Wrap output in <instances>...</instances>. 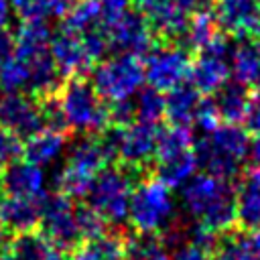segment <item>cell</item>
Returning a JSON list of instances; mask_svg holds the SVG:
<instances>
[{"instance_id":"1","label":"cell","mask_w":260,"mask_h":260,"mask_svg":"<svg viewBox=\"0 0 260 260\" xmlns=\"http://www.w3.org/2000/svg\"><path fill=\"white\" fill-rule=\"evenodd\" d=\"M181 207L183 211L207 228L209 232L223 236L236 230V189L234 181L195 173L181 187Z\"/></svg>"},{"instance_id":"2","label":"cell","mask_w":260,"mask_h":260,"mask_svg":"<svg viewBox=\"0 0 260 260\" xmlns=\"http://www.w3.org/2000/svg\"><path fill=\"white\" fill-rule=\"evenodd\" d=\"M248 146L250 136L242 124L221 122L201 138H195L193 152L197 167L203 173L228 181H238L244 162L248 160Z\"/></svg>"},{"instance_id":"3","label":"cell","mask_w":260,"mask_h":260,"mask_svg":"<svg viewBox=\"0 0 260 260\" xmlns=\"http://www.w3.org/2000/svg\"><path fill=\"white\" fill-rule=\"evenodd\" d=\"M144 175L146 173L124 165H106L95 175L83 201L104 217L108 228L122 230L128 221L130 193Z\"/></svg>"},{"instance_id":"4","label":"cell","mask_w":260,"mask_h":260,"mask_svg":"<svg viewBox=\"0 0 260 260\" xmlns=\"http://www.w3.org/2000/svg\"><path fill=\"white\" fill-rule=\"evenodd\" d=\"M69 132L98 136L110 126L108 104L98 95L87 75L65 77L57 89Z\"/></svg>"},{"instance_id":"5","label":"cell","mask_w":260,"mask_h":260,"mask_svg":"<svg viewBox=\"0 0 260 260\" xmlns=\"http://www.w3.org/2000/svg\"><path fill=\"white\" fill-rule=\"evenodd\" d=\"M175 221V199L173 189L148 175L140 179L128 203V223L134 232L162 234Z\"/></svg>"},{"instance_id":"6","label":"cell","mask_w":260,"mask_h":260,"mask_svg":"<svg viewBox=\"0 0 260 260\" xmlns=\"http://www.w3.org/2000/svg\"><path fill=\"white\" fill-rule=\"evenodd\" d=\"M89 73L93 89L106 104L134 98V93L144 83V69L140 57L126 53H114L112 57H104L91 67Z\"/></svg>"},{"instance_id":"7","label":"cell","mask_w":260,"mask_h":260,"mask_svg":"<svg viewBox=\"0 0 260 260\" xmlns=\"http://www.w3.org/2000/svg\"><path fill=\"white\" fill-rule=\"evenodd\" d=\"M191 57L193 55L179 45L154 41L152 47L140 57L144 69V81L162 93L173 89L175 85L187 81Z\"/></svg>"},{"instance_id":"8","label":"cell","mask_w":260,"mask_h":260,"mask_svg":"<svg viewBox=\"0 0 260 260\" xmlns=\"http://www.w3.org/2000/svg\"><path fill=\"white\" fill-rule=\"evenodd\" d=\"M39 232L63 254L67 256L83 238L75 219V203L67 195L55 191L43 197Z\"/></svg>"},{"instance_id":"9","label":"cell","mask_w":260,"mask_h":260,"mask_svg":"<svg viewBox=\"0 0 260 260\" xmlns=\"http://www.w3.org/2000/svg\"><path fill=\"white\" fill-rule=\"evenodd\" d=\"M230 37L221 32L211 45L191 57L187 81L201 95H213L230 79Z\"/></svg>"},{"instance_id":"10","label":"cell","mask_w":260,"mask_h":260,"mask_svg":"<svg viewBox=\"0 0 260 260\" xmlns=\"http://www.w3.org/2000/svg\"><path fill=\"white\" fill-rule=\"evenodd\" d=\"M130 6L146 20L156 43H181L189 14L173 0H130Z\"/></svg>"},{"instance_id":"11","label":"cell","mask_w":260,"mask_h":260,"mask_svg":"<svg viewBox=\"0 0 260 260\" xmlns=\"http://www.w3.org/2000/svg\"><path fill=\"white\" fill-rule=\"evenodd\" d=\"M104 32H106L110 51H114V53L142 57L154 43V37L150 32L146 20L132 6L122 16H118L114 22H110L104 28Z\"/></svg>"},{"instance_id":"12","label":"cell","mask_w":260,"mask_h":260,"mask_svg":"<svg viewBox=\"0 0 260 260\" xmlns=\"http://www.w3.org/2000/svg\"><path fill=\"white\" fill-rule=\"evenodd\" d=\"M0 128L20 140L43 130L37 98L28 93H0Z\"/></svg>"},{"instance_id":"13","label":"cell","mask_w":260,"mask_h":260,"mask_svg":"<svg viewBox=\"0 0 260 260\" xmlns=\"http://www.w3.org/2000/svg\"><path fill=\"white\" fill-rule=\"evenodd\" d=\"M49 53H51V59L63 79L75 77V75H87L93 67L91 59L85 53L81 35L75 30H69L65 26H59L51 35Z\"/></svg>"},{"instance_id":"14","label":"cell","mask_w":260,"mask_h":260,"mask_svg":"<svg viewBox=\"0 0 260 260\" xmlns=\"http://www.w3.org/2000/svg\"><path fill=\"white\" fill-rule=\"evenodd\" d=\"M211 12L225 35L260 39V0H213Z\"/></svg>"},{"instance_id":"15","label":"cell","mask_w":260,"mask_h":260,"mask_svg":"<svg viewBox=\"0 0 260 260\" xmlns=\"http://www.w3.org/2000/svg\"><path fill=\"white\" fill-rule=\"evenodd\" d=\"M47 179L43 167L28 162L26 158H14L0 169V193L10 197H43Z\"/></svg>"},{"instance_id":"16","label":"cell","mask_w":260,"mask_h":260,"mask_svg":"<svg viewBox=\"0 0 260 260\" xmlns=\"http://www.w3.org/2000/svg\"><path fill=\"white\" fill-rule=\"evenodd\" d=\"M230 49V77L248 89H260V39L236 37Z\"/></svg>"},{"instance_id":"17","label":"cell","mask_w":260,"mask_h":260,"mask_svg":"<svg viewBox=\"0 0 260 260\" xmlns=\"http://www.w3.org/2000/svg\"><path fill=\"white\" fill-rule=\"evenodd\" d=\"M43 197H10V195H2L0 197V219H2L4 228L10 234H22V232L39 230Z\"/></svg>"},{"instance_id":"18","label":"cell","mask_w":260,"mask_h":260,"mask_svg":"<svg viewBox=\"0 0 260 260\" xmlns=\"http://www.w3.org/2000/svg\"><path fill=\"white\" fill-rule=\"evenodd\" d=\"M69 260H126V232L108 228L106 232L83 238L69 254Z\"/></svg>"},{"instance_id":"19","label":"cell","mask_w":260,"mask_h":260,"mask_svg":"<svg viewBox=\"0 0 260 260\" xmlns=\"http://www.w3.org/2000/svg\"><path fill=\"white\" fill-rule=\"evenodd\" d=\"M67 140H69V134L43 128L37 134L22 140V158H26L37 167L55 165L65 152Z\"/></svg>"},{"instance_id":"20","label":"cell","mask_w":260,"mask_h":260,"mask_svg":"<svg viewBox=\"0 0 260 260\" xmlns=\"http://www.w3.org/2000/svg\"><path fill=\"white\" fill-rule=\"evenodd\" d=\"M4 254L10 260H63V254L39 230L12 234Z\"/></svg>"},{"instance_id":"21","label":"cell","mask_w":260,"mask_h":260,"mask_svg":"<svg viewBox=\"0 0 260 260\" xmlns=\"http://www.w3.org/2000/svg\"><path fill=\"white\" fill-rule=\"evenodd\" d=\"M197 158L193 148L185 152H177L171 156L154 158L150 165V175L156 177L160 183H165L169 189H179L185 181H189L197 173Z\"/></svg>"},{"instance_id":"22","label":"cell","mask_w":260,"mask_h":260,"mask_svg":"<svg viewBox=\"0 0 260 260\" xmlns=\"http://www.w3.org/2000/svg\"><path fill=\"white\" fill-rule=\"evenodd\" d=\"M223 30L219 28L211 8H205V10H197L193 14H189V20H187V28L183 32V39L179 43V47L187 49L191 55L205 49L207 45H211Z\"/></svg>"},{"instance_id":"23","label":"cell","mask_w":260,"mask_h":260,"mask_svg":"<svg viewBox=\"0 0 260 260\" xmlns=\"http://www.w3.org/2000/svg\"><path fill=\"white\" fill-rule=\"evenodd\" d=\"M199 98L201 93L189 81H183L173 89L165 91V118L169 120V124L191 128Z\"/></svg>"},{"instance_id":"24","label":"cell","mask_w":260,"mask_h":260,"mask_svg":"<svg viewBox=\"0 0 260 260\" xmlns=\"http://www.w3.org/2000/svg\"><path fill=\"white\" fill-rule=\"evenodd\" d=\"M106 165H110V162L106 158V152H104L98 136H83L79 142H75L69 148L67 160H65V167L75 169L89 177H95Z\"/></svg>"},{"instance_id":"25","label":"cell","mask_w":260,"mask_h":260,"mask_svg":"<svg viewBox=\"0 0 260 260\" xmlns=\"http://www.w3.org/2000/svg\"><path fill=\"white\" fill-rule=\"evenodd\" d=\"M250 91L246 85H242L236 79H228L215 93H213V102L217 106V112L221 116V122H234V124H242L246 108H248V100H250Z\"/></svg>"},{"instance_id":"26","label":"cell","mask_w":260,"mask_h":260,"mask_svg":"<svg viewBox=\"0 0 260 260\" xmlns=\"http://www.w3.org/2000/svg\"><path fill=\"white\" fill-rule=\"evenodd\" d=\"M193 144H195V136H193V130L189 126H177V124L158 126L156 144H154V158H162V156L191 150Z\"/></svg>"},{"instance_id":"27","label":"cell","mask_w":260,"mask_h":260,"mask_svg":"<svg viewBox=\"0 0 260 260\" xmlns=\"http://www.w3.org/2000/svg\"><path fill=\"white\" fill-rule=\"evenodd\" d=\"M132 100H134L136 120L160 124V120L165 118V93L162 91L146 85V87H140Z\"/></svg>"},{"instance_id":"28","label":"cell","mask_w":260,"mask_h":260,"mask_svg":"<svg viewBox=\"0 0 260 260\" xmlns=\"http://www.w3.org/2000/svg\"><path fill=\"white\" fill-rule=\"evenodd\" d=\"M28 71L14 55L0 65V93H26Z\"/></svg>"},{"instance_id":"29","label":"cell","mask_w":260,"mask_h":260,"mask_svg":"<svg viewBox=\"0 0 260 260\" xmlns=\"http://www.w3.org/2000/svg\"><path fill=\"white\" fill-rule=\"evenodd\" d=\"M213 260H258V258H254L246 250L240 232L232 230L219 238V244L213 250Z\"/></svg>"},{"instance_id":"30","label":"cell","mask_w":260,"mask_h":260,"mask_svg":"<svg viewBox=\"0 0 260 260\" xmlns=\"http://www.w3.org/2000/svg\"><path fill=\"white\" fill-rule=\"evenodd\" d=\"M75 219H77L81 238H91V236H98L108 230V223L104 221V217L95 209H91L85 201L75 205Z\"/></svg>"},{"instance_id":"31","label":"cell","mask_w":260,"mask_h":260,"mask_svg":"<svg viewBox=\"0 0 260 260\" xmlns=\"http://www.w3.org/2000/svg\"><path fill=\"white\" fill-rule=\"evenodd\" d=\"M217 124H221V116L217 112V106L213 102V95H201L199 98V104L195 108V114H193V124L197 130H201L203 134L213 130Z\"/></svg>"},{"instance_id":"32","label":"cell","mask_w":260,"mask_h":260,"mask_svg":"<svg viewBox=\"0 0 260 260\" xmlns=\"http://www.w3.org/2000/svg\"><path fill=\"white\" fill-rule=\"evenodd\" d=\"M10 6L20 20H47V16H53L51 0H10Z\"/></svg>"},{"instance_id":"33","label":"cell","mask_w":260,"mask_h":260,"mask_svg":"<svg viewBox=\"0 0 260 260\" xmlns=\"http://www.w3.org/2000/svg\"><path fill=\"white\" fill-rule=\"evenodd\" d=\"M22 156V140L0 128V162L6 165Z\"/></svg>"},{"instance_id":"34","label":"cell","mask_w":260,"mask_h":260,"mask_svg":"<svg viewBox=\"0 0 260 260\" xmlns=\"http://www.w3.org/2000/svg\"><path fill=\"white\" fill-rule=\"evenodd\" d=\"M100 8L102 28H106L110 22H114L118 16H122L130 8V0H95Z\"/></svg>"},{"instance_id":"35","label":"cell","mask_w":260,"mask_h":260,"mask_svg":"<svg viewBox=\"0 0 260 260\" xmlns=\"http://www.w3.org/2000/svg\"><path fill=\"white\" fill-rule=\"evenodd\" d=\"M171 260H213V252H209L197 244L183 242L175 248Z\"/></svg>"},{"instance_id":"36","label":"cell","mask_w":260,"mask_h":260,"mask_svg":"<svg viewBox=\"0 0 260 260\" xmlns=\"http://www.w3.org/2000/svg\"><path fill=\"white\" fill-rule=\"evenodd\" d=\"M14 55V32L8 26H0V65Z\"/></svg>"},{"instance_id":"37","label":"cell","mask_w":260,"mask_h":260,"mask_svg":"<svg viewBox=\"0 0 260 260\" xmlns=\"http://www.w3.org/2000/svg\"><path fill=\"white\" fill-rule=\"evenodd\" d=\"M240 236H242V242H244L246 250L254 258L260 260V230H256V232H240Z\"/></svg>"},{"instance_id":"38","label":"cell","mask_w":260,"mask_h":260,"mask_svg":"<svg viewBox=\"0 0 260 260\" xmlns=\"http://www.w3.org/2000/svg\"><path fill=\"white\" fill-rule=\"evenodd\" d=\"M75 0H51V10H53V16H63L69 6L73 4Z\"/></svg>"},{"instance_id":"39","label":"cell","mask_w":260,"mask_h":260,"mask_svg":"<svg viewBox=\"0 0 260 260\" xmlns=\"http://www.w3.org/2000/svg\"><path fill=\"white\" fill-rule=\"evenodd\" d=\"M10 18V4L8 0H0V26H6Z\"/></svg>"},{"instance_id":"40","label":"cell","mask_w":260,"mask_h":260,"mask_svg":"<svg viewBox=\"0 0 260 260\" xmlns=\"http://www.w3.org/2000/svg\"><path fill=\"white\" fill-rule=\"evenodd\" d=\"M10 232L4 228V223H2V219H0V254H4V250H6V246H8V242H10Z\"/></svg>"},{"instance_id":"41","label":"cell","mask_w":260,"mask_h":260,"mask_svg":"<svg viewBox=\"0 0 260 260\" xmlns=\"http://www.w3.org/2000/svg\"><path fill=\"white\" fill-rule=\"evenodd\" d=\"M0 260H10V258H8L6 254H0Z\"/></svg>"}]
</instances>
